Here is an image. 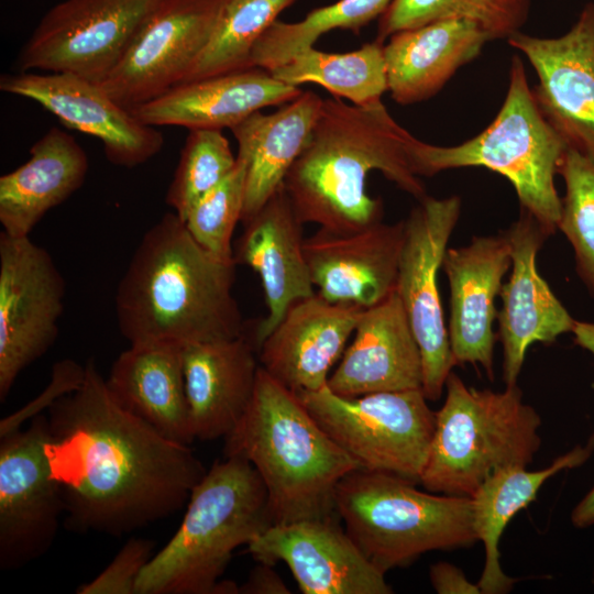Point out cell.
Returning <instances> with one entry per match:
<instances>
[{
	"label": "cell",
	"mask_w": 594,
	"mask_h": 594,
	"mask_svg": "<svg viewBox=\"0 0 594 594\" xmlns=\"http://www.w3.org/2000/svg\"><path fill=\"white\" fill-rule=\"evenodd\" d=\"M85 367L81 385L47 409L44 452L65 525L122 536L179 510L207 470L189 446L119 406L94 359Z\"/></svg>",
	"instance_id": "cell-1"
},
{
	"label": "cell",
	"mask_w": 594,
	"mask_h": 594,
	"mask_svg": "<svg viewBox=\"0 0 594 594\" xmlns=\"http://www.w3.org/2000/svg\"><path fill=\"white\" fill-rule=\"evenodd\" d=\"M405 220L305 238L304 251L317 293L333 304L370 308L395 292Z\"/></svg>",
	"instance_id": "cell-19"
},
{
	"label": "cell",
	"mask_w": 594,
	"mask_h": 594,
	"mask_svg": "<svg viewBox=\"0 0 594 594\" xmlns=\"http://www.w3.org/2000/svg\"><path fill=\"white\" fill-rule=\"evenodd\" d=\"M164 0H64L40 20L15 68L69 73L101 84Z\"/></svg>",
	"instance_id": "cell-10"
},
{
	"label": "cell",
	"mask_w": 594,
	"mask_h": 594,
	"mask_svg": "<svg viewBox=\"0 0 594 594\" xmlns=\"http://www.w3.org/2000/svg\"><path fill=\"white\" fill-rule=\"evenodd\" d=\"M189 421L195 439L228 436L248 410L260 369L246 332L240 337L182 348Z\"/></svg>",
	"instance_id": "cell-25"
},
{
	"label": "cell",
	"mask_w": 594,
	"mask_h": 594,
	"mask_svg": "<svg viewBox=\"0 0 594 594\" xmlns=\"http://www.w3.org/2000/svg\"><path fill=\"white\" fill-rule=\"evenodd\" d=\"M327 386L343 397L422 389L420 350L396 292L362 311Z\"/></svg>",
	"instance_id": "cell-23"
},
{
	"label": "cell",
	"mask_w": 594,
	"mask_h": 594,
	"mask_svg": "<svg viewBox=\"0 0 594 594\" xmlns=\"http://www.w3.org/2000/svg\"><path fill=\"white\" fill-rule=\"evenodd\" d=\"M224 0H164L99 84L131 110L183 82L217 26Z\"/></svg>",
	"instance_id": "cell-13"
},
{
	"label": "cell",
	"mask_w": 594,
	"mask_h": 594,
	"mask_svg": "<svg viewBox=\"0 0 594 594\" xmlns=\"http://www.w3.org/2000/svg\"><path fill=\"white\" fill-rule=\"evenodd\" d=\"M302 224L283 185L244 223L233 246L235 263L257 273L264 290L267 314L252 337L257 352L289 307L316 293L304 251Z\"/></svg>",
	"instance_id": "cell-22"
},
{
	"label": "cell",
	"mask_w": 594,
	"mask_h": 594,
	"mask_svg": "<svg viewBox=\"0 0 594 594\" xmlns=\"http://www.w3.org/2000/svg\"><path fill=\"white\" fill-rule=\"evenodd\" d=\"M419 484L428 492L472 497L494 472L527 466L539 450L541 419L517 385L503 392L468 387L453 372Z\"/></svg>",
	"instance_id": "cell-8"
},
{
	"label": "cell",
	"mask_w": 594,
	"mask_h": 594,
	"mask_svg": "<svg viewBox=\"0 0 594 594\" xmlns=\"http://www.w3.org/2000/svg\"><path fill=\"white\" fill-rule=\"evenodd\" d=\"M86 367L72 359H64L53 366L52 377L46 388L21 409L0 421V438L21 429L28 419H33L56 400L77 389L85 378Z\"/></svg>",
	"instance_id": "cell-39"
},
{
	"label": "cell",
	"mask_w": 594,
	"mask_h": 594,
	"mask_svg": "<svg viewBox=\"0 0 594 594\" xmlns=\"http://www.w3.org/2000/svg\"><path fill=\"white\" fill-rule=\"evenodd\" d=\"M242 594H289L287 585L273 570L272 564L258 562L246 581L239 586Z\"/></svg>",
	"instance_id": "cell-41"
},
{
	"label": "cell",
	"mask_w": 594,
	"mask_h": 594,
	"mask_svg": "<svg viewBox=\"0 0 594 594\" xmlns=\"http://www.w3.org/2000/svg\"><path fill=\"white\" fill-rule=\"evenodd\" d=\"M558 174L565 183L558 229L571 243L576 272L594 297V162L566 147Z\"/></svg>",
	"instance_id": "cell-36"
},
{
	"label": "cell",
	"mask_w": 594,
	"mask_h": 594,
	"mask_svg": "<svg viewBox=\"0 0 594 594\" xmlns=\"http://www.w3.org/2000/svg\"><path fill=\"white\" fill-rule=\"evenodd\" d=\"M270 73L295 87L319 85L359 107L381 102L388 91L384 42L376 38L349 53H326L310 47Z\"/></svg>",
	"instance_id": "cell-31"
},
{
	"label": "cell",
	"mask_w": 594,
	"mask_h": 594,
	"mask_svg": "<svg viewBox=\"0 0 594 594\" xmlns=\"http://www.w3.org/2000/svg\"><path fill=\"white\" fill-rule=\"evenodd\" d=\"M224 440V455L248 460L261 476L274 524L338 516L337 485L361 469L261 365L251 404Z\"/></svg>",
	"instance_id": "cell-4"
},
{
	"label": "cell",
	"mask_w": 594,
	"mask_h": 594,
	"mask_svg": "<svg viewBox=\"0 0 594 594\" xmlns=\"http://www.w3.org/2000/svg\"><path fill=\"white\" fill-rule=\"evenodd\" d=\"M66 283L50 252L0 233V400L19 374L55 343Z\"/></svg>",
	"instance_id": "cell-12"
},
{
	"label": "cell",
	"mask_w": 594,
	"mask_h": 594,
	"mask_svg": "<svg viewBox=\"0 0 594 594\" xmlns=\"http://www.w3.org/2000/svg\"><path fill=\"white\" fill-rule=\"evenodd\" d=\"M566 144L546 120L528 84L520 57L513 56L504 102L491 124L453 146L407 142L414 173L433 176L461 167H484L513 185L520 208L530 212L552 235L559 224L561 198L554 178Z\"/></svg>",
	"instance_id": "cell-6"
},
{
	"label": "cell",
	"mask_w": 594,
	"mask_h": 594,
	"mask_svg": "<svg viewBox=\"0 0 594 594\" xmlns=\"http://www.w3.org/2000/svg\"><path fill=\"white\" fill-rule=\"evenodd\" d=\"M571 521L578 528H585L594 524V486L573 509Z\"/></svg>",
	"instance_id": "cell-42"
},
{
	"label": "cell",
	"mask_w": 594,
	"mask_h": 594,
	"mask_svg": "<svg viewBox=\"0 0 594 594\" xmlns=\"http://www.w3.org/2000/svg\"><path fill=\"white\" fill-rule=\"evenodd\" d=\"M297 395L361 469L419 484L436 427V413L421 388L343 397L326 385Z\"/></svg>",
	"instance_id": "cell-9"
},
{
	"label": "cell",
	"mask_w": 594,
	"mask_h": 594,
	"mask_svg": "<svg viewBox=\"0 0 594 594\" xmlns=\"http://www.w3.org/2000/svg\"><path fill=\"white\" fill-rule=\"evenodd\" d=\"M106 385L119 406L168 440L185 446L195 440L180 346L130 344L112 363Z\"/></svg>",
	"instance_id": "cell-29"
},
{
	"label": "cell",
	"mask_w": 594,
	"mask_h": 594,
	"mask_svg": "<svg viewBox=\"0 0 594 594\" xmlns=\"http://www.w3.org/2000/svg\"><path fill=\"white\" fill-rule=\"evenodd\" d=\"M594 450V435L585 447H576L539 471L509 466L491 474L472 495L473 524L485 547V564L479 580L483 594H503L513 588L516 579L504 573L498 543L510 519L537 498L542 484L563 469L583 464Z\"/></svg>",
	"instance_id": "cell-30"
},
{
	"label": "cell",
	"mask_w": 594,
	"mask_h": 594,
	"mask_svg": "<svg viewBox=\"0 0 594 594\" xmlns=\"http://www.w3.org/2000/svg\"><path fill=\"white\" fill-rule=\"evenodd\" d=\"M301 92L299 87L284 84L270 70L254 66L178 84L130 111L152 127L231 130L254 112L283 106Z\"/></svg>",
	"instance_id": "cell-24"
},
{
	"label": "cell",
	"mask_w": 594,
	"mask_h": 594,
	"mask_svg": "<svg viewBox=\"0 0 594 594\" xmlns=\"http://www.w3.org/2000/svg\"><path fill=\"white\" fill-rule=\"evenodd\" d=\"M274 525L254 466L226 457L193 488L177 531L141 571L135 594H215L233 551Z\"/></svg>",
	"instance_id": "cell-5"
},
{
	"label": "cell",
	"mask_w": 594,
	"mask_h": 594,
	"mask_svg": "<svg viewBox=\"0 0 594 594\" xmlns=\"http://www.w3.org/2000/svg\"><path fill=\"white\" fill-rule=\"evenodd\" d=\"M88 156L77 140L52 127L30 148V158L0 177L2 232L29 237L47 211L85 183Z\"/></svg>",
	"instance_id": "cell-28"
},
{
	"label": "cell",
	"mask_w": 594,
	"mask_h": 594,
	"mask_svg": "<svg viewBox=\"0 0 594 594\" xmlns=\"http://www.w3.org/2000/svg\"><path fill=\"white\" fill-rule=\"evenodd\" d=\"M229 140L222 130H189L165 201L184 221L193 205L234 168Z\"/></svg>",
	"instance_id": "cell-35"
},
{
	"label": "cell",
	"mask_w": 594,
	"mask_h": 594,
	"mask_svg": "<svg viewBox=\"0 0 594 594\" xmlns=\"http://www.w3.org/2000/svg\"><path fill=\"white\" fill-rule=\"evenodd\" d=\"M461 212L459 196L418 200L405 219L395 292L402 300L422 361V392L437 400L455 365L438 286L449 239Z\"/></svg>",
	"instance_id": "cell-11"
},
{
	"label": "cell",
	"mask_w": 594,
	"mask_h": 594,
	"mask_svg": "<svg viewBox=\"0 0 594 594\" xmlns=\"http://www.w3.org/2000/svg\"><path fill=\"white\" fill-rule=\"evenodd\" d=\"M235 267L201 248L175 212L165 213L143 234L118 284L121 334L131 345L180 348L244 334Z\"/></svg>",
	"instance_id": "cell-2"
},
{
	"label": "cell",
	"mask_w": 594,
	"mask_h": 594,
	"mask_svg": "<svg viewBox=\"0 0 594 594\" xmlns=\"http://www.w3.org/2000/svg\"><path fill=\"white\" fill-rule=\"evenodd\" d=\"M336 517L274 524L248 551L257 562H284L304 594L393 593Z\"/></svg>",
	"instance_id": "cell-17"
},
{
	"label": "cell",
	"mask_w": 594,
	"mask_h": 594,
	"mask_svg": "<svg viewBox=\"0 0 594 594\" xmlns=\"http://www.w3.org/2000/svg\"><path fill=\"white\" fill-rule=\"evenodd\" d=\"M0 90L31 99L66 127L98 139L107 160L132 168L164 146L156 127L139 121L96 82L69 73L19 72L0 77Z\"/></svg>",
	"instance_id": "cell-16"
},
{
	"label": "cell",
	"mask_w": 594,
	"mask_h": 594,
	"mask_svg": "<svg viewBox=\"0 0 594 594\" xmlns=\"http://www.w3.org/2000/svg\"><path fill=\"white\" fill-rule=\"evenodd\" d=\"M396 474L356 469L334 493L338 517L363 554L382 573L431 550L473 546L472 499L425 493Z\"/></svg>",
	"instance_id": "cell-7"
},
{
	"label": "cell",
	"mask_w": 594,
	"mask_h": 594,
	"mask_svg": "<svg viewBox=\"0 0 594 594\" xmlns=\"http://www.w3.org/2000/svg\"><path fill=\"white\" fill-rule=\"evenodd\" d=\"M430 582L439 594H480L477 584L470 582L459 568L448 562H437L429 570Z\"/></svg>",
	"instance_id": "cell-40"
},
{
	"label": "cell",
	"mask_w": 594,
	"mask_h": 594,
	"mask_svg": "<svg viewBox=\"0 0 594 594\" xmlns=\"http://www.w3.org/2000/svg\"><path fill=\"white\" fill-rule=\"evenodd\" d=\"M322 105L318 95L302 91L278 110L268 114L256 111L231 129L238 142L237 156L246 163L243 224L284 185L310 140Z\"/></svg>",
	"instance_id": "cell-27"
},
{
	"label": "cell",
	"mask_w": 594,
	"mask_h": 594,
	"mask_svg": "<svg viewBox=\"0 0 594 594\" xmlns=\"http://www.w3.org/2000/svg\"><path fill=\"white\" fill-rule=\"evenodd\" d=\"M295 1L224 0L210 42L183 82L253 67V45Z\"/></svg>",
	"instance_id": "cell-34"
},
{
	"label": "cell",
	"mask_w": 594,
	"mask_h": 594,
	"mask_svg": "<svg viewBox=\"0 0 594 594\" xmlns=\"http://www.w3.org/2000/svg\"><path fill=\"white\" fill-rule=\"evenodd\" d=\"M47 417L0 438V568L20 569L53 544L65 505L44 452Z\"/></svg>",
	"instance_id": "cell-14"
},
{
	"label": "cell",
	"mask_w": 594,
	"mask_h": 594,
	"mask_svg": "<svg viewBox=\"0 0 594 594\" xmlns=\"http://www.w3.org/2000/svg\"><path fill=\"white\" fill-rule=\"evenodd\" d=\"M363 310L317 292L297 300L260 344V365L295 394L324 387Z\"/></svg>",
	"instance_id": "cell-21"
},
{
	"label": "cell",
	"mask_w": 594,
	"mask_h": 594,
	"mask_svg": "<svg viewBox=\"0 0 594 594\" xmlns=\"http://www.w3.org/2000/svg\"><path fill=\"white\" fill-rule=\"evenodd\" d=\"M531 0H392L378 19L376 40L443 19L476 23L491 41L519 32L530 13Z\"/></svg>",
	"instance_id": "cell-32"
},
{
	"label": "cell",
	"mask_w": 594,
	"mask_h": 594,
	"mask_svg": "<svg viewBox=\"0 0 594 594\" xmlns=\"http://www.w3.org/2000/svg\"><path fill=\"white\" fill-rule=\"evenodd\" d=\"M512 252V274L502 285V310L497 314L503 345V378L506 386L517 380L528 348L535 342L552 343L572 332L575 320L551 292L537 270L536 257L549 237L527 210L504 230Z\"/></svg>",
	"instance_id": "cell-18"
},
{
	"label": "cell",
	"mask_w": 594,
	"mask_h": 594,
	"mask_svg": "<svg viewBox=\"0 0 594 594\" xmlns=\"http://www.w3.org/2000/svg\"><path fill=\"white\" fill-rule=\"evenodd\" d=\"M392 0H338L310 11L297 22L275 21L255 42L251 52L252 66L267 70L296 54L314 47L323 34L337 30L354 33L380 16Z\"/></svg>",
	"instance_id": "cell-33"
},
{
	"label": "cell",
	"mask_w": 594,
	"mask_h": 594,
	"mask_svg": "<svg viewBox=\"0 0 594 594\" xmlns=\"http://www.w3.org/2000/svg\"><path fill=\"white\" fill-rule=\"evenodd\" d=\"M572 332L574 342L594 355V322L575 320Z\"/></svg>",
	"instance_id": "cell-43"
},
{
	"label": "cell",
	"mask_w": 594,
	"mask_h": 594,
	"mask_svg": "<svg viewBox=\"0 0 594 594\" xmlns=\"http://www.w3.org/2000/svg\"><path fill=\"white\" fill-rule=\"evenodd\" d=\"M506 41L537 74L532 91L546 120L568 147L594 162V2L583 7L561 36L519 31Z\"/></svg>",
	"instance_id": "cell-15"
},
{
	"label": "cell",
	"mask_w": 594,
	"mask_h": 594,
	"mask_svg": "<svg viewBox=\"0 0 594 594\" xmlns=\"http://www.w3.org/2000/svg\"><path fill=\"white\" fill-rule=\"evenodd\" d=\"M246 163L237 156L232 172L197 200L184 222L195 241L213 256L234 261L232 237L242 219Z\"/></svg>",
	"instance_id": "cell-37"
},
{
	"label": "cell",
	"mask_w": 594,
	"mask_h": 594,
	"mask_svg": "<svg viewBox=\"0 0 594 594\" xmlns=\"http://www.w3.org/2000/svg\"><path fill=\"white\" fill-rule=\"evenodd\" d=\"M512 265L508 239L473 237L461 248L446 251L442 267L450 284L449 340L455 364H481L494 380L495 298L502 279Z\"/></svg>",
	"instance_id": "cell-20"
},
{
	"label": "cell",
	"mask_w": 594,
	"mask_h": 594,
	"mask_svg": "<svg viewBox=\"0 0 594 594\" xmlns=\"http://www.w3.org/2000/svg\"><path fill=\"white\" fill-rule=\"evenodd\" d=\"M490 41L476 23L464 19L437 20L394 33L384 44L392 99L413 105L433 97Z\"/></svg>",
	"instance_id": "cell-26"
},
{
	"label": "cell",
	"mask_w": 594,
	"mask_h": 594,
	"mask_svg": "<svg viewBox=\"0 0 594 594\" xmlns=\"http://www.w3.org/2000/svg\"><path fill=\"white\" fill-rule=\"evenodd\" d=\"M154 542L130 538L113 560L91 581L80 585L78 594H135L136 580L147 564Z\"/></svg>",
	"instance_id": "cell-38"
},
{
	"label": "cell",
	"mask_w": 594,
	"mask_h": 594,
	"mask_svg": "<svg viewBox=\"0 0 594 594\" xmlns=\"http://www.w3.org/2000/svg\"><path fill=\"white\" fill-rule=\"evenodd\" d=\"M410 135L382 101L359 107L338 97L323 100L310 140L284 182L300 220L337 232L381 222L383 202L366 188L375 170L417 200L426 197L410 165Z\"/></svg>",
	"instance_id": "cell-3"
}]
</instances>
